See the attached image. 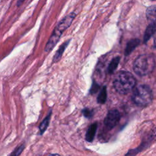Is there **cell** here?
<instances>
[{"label": "cell", "mask_w": 156, "mask_h": 156, "mask_svg": "<svg viewBox=\"0 0 156 156\" xmlns=\"http://www.w3.org/2000/svg\"><path fill=\"white\" fill-rule=\"evenodd\" d=\"M76 13L73 12L65 16L57 24L51 34L44 48L46 52L51 51L58 43L63 32L69 27L73 20L76 17Z\"/></svg>", "instance_id": "6da1fadb"}, {"label": "cell", "mask_w": 156, "mask_h": 156, "mask_svg": "<svg viewBox=\"0 0 156 156\" xmlns=\"http://www.w3.org/2000/svg\"><path fill=\"white\" fill-rule=\"evenodd\" d=\"M135 77L128 71H120L113 80V87L120 94H126L130 92L135 86Z\"/></svg>", "instance_id": "7a4b0ae2"}, {"label": "cell", "mask_w": 156, "mask_h": 156, "mask_svg": "<svg viewBox=\"0 0 156 156\" xmlns=\"http://www.w3.org/2000/svg\"><path fill=\"white\" fill-rule=\"evenodd\" d=\"M155 61L154 57L148 54L139 55L133 63V71L140 76H144L151 73L154 69Z\"/></svg>", "instance_id": "3957f363"}, {"label": "cell", "mask_w": 156, "mask_h": 156, "mask_svg": "<svg viewBox=\"0 0 156 156\" xmlns=\"http://www.w3.org/2000/svg\"><path fill=\"white\" fill-rule=\"evenodd\" d=\"M132 99L139 107L149 105L152 101V93L150 87L146 85H138L133 91Z\"/></svg>", "instance_id": "277c9868"}, {"label": "cell", "mask_w": 156, "mask_h": 156, "mask_svg": "<svg viewBox=\"0 0 156 156\" xmlns=\"http://www.w3.org/2000/svg\"><path fill=\"white\" fill-rule=\"evenodd\" d=\"M121 115L117 110H110L104 119V124L108 129H112L118 124Z\"/></svg>", "instance_id": "5b68a950"}, {"label": "cell", "mask_w": 156, "mask_h": 156, "mask_svg": "<svg viewBox=\"0 0 156 156\" xmlns=\"http://www.w3.org/2000/svg\"><path fill=\"white\" fill-rule=\"evenodd\" d=\"M70 41V40H68L65 42H63L62 45H60L58 48V49H57V51L55 52L54 57H53V59H52V63H55V62H57L58 61H59L62 56L63 53L64 52L65 49L67 48V46L69 44V43Z\"/></svg>", "instance_id": "8992f818"}, {"label": "cell", "mask_w": 156, "mask_h": 156, "mask_svg": "<svg viewBox=\"0 0 156 156\" xmlns=\"http://www.w3.org/2000/svg\"><path fill=\"white\" fill-rule=\"evenodd\" d=\"M98 128V124L96 122H94L92 124H91L85 135V140L88 142H91L94 138V136L96 135V132Z\"/></svg>", "instance_id": "52a82bcc"}, {"label": "cell", "mask_w": 156, "mask_h": 156, "mask_svg": "<svg viewBox=\"0 0 156 156\" xmlns=\"http://www.w3.org/2000/svg\"><path fill=\"white\" fill-rule=\"evenodd\" d=\"M148 22L156 23V5H152L147 8L146 12Z\"/></svg>", "instance_id": "ba28073f"}, {"label": "cell", "mask_w": 156, "mask_h": 156, "mask_svg": "<svg viewBox=\"0 0 156 156\" xmlns=\"http://www.w3.org/2000/svg\"><path fill=\"white\" fill-rule=\"evenodd\" d=\"M140 43V40L137 38L130 40L127 44L125 52H124L125 55H129L135 49V48L139 45Z\"/></svg>", "instance_id": "9c48e42d"}, {"label": "cell", "mask_w": 156, "mask_h": 156, "mask_svg": "<svg viewBox=\"0 0 156 156\" xmlns=\"http://www.w3.org/2000/svg\"><path fill=\"white\" fill-rule=\"evenodd\" d=\"M51 115H52V110H50L48 115H47V116H46V118L43 120V121L40 124V126H39L40 135H43L44 133V132L46 131V130L47 129V128L49 126V124Z\"/></svg>", "instance_id": "30bf717a"}, {"label": "cell", "mask_w": 156, "mask_h": 156, "mask_svg": "<svg viewBox=\"0 0 156 156\" xmlns=\"http://www.w3.org/2000/svg\"><path fill=\"white\" fill-rule=\"evenodd\" d=\"M107 88L105 86H104L100 91L98 98H97V102L99 104H103L107 101Z\"/></svg>", "instance_id": "8fae6325"}, {"label": "cell", "mask_w": 156, "mask_h": 156, "mask_svg": "<svg viewBox=\"0 0 156 156\" xmlns=\"http://www.w3.org/2000/svg\"><path fill=\"white\" fill-rule=\"evenodd\" d=\"M119 60H120L119 57H116L111 60L110 63L108 65V69H107L108 73L109 74L113 73L116 70V69L118 67V64L119 63Z\"/></svg>", "instance_id": "7c38bea8"}, {"label": "cell", "mask_w": 156, "mask_h": 156, "mask_svg": "<svg viewBox=\"0 0 156 156\" xmlns=\"http://www.w3.org/2000/svg\"><path fill=\"white\" fill-rule=\"evenodd\" d=\"M25 147L24 144L21 145L20 146H19L18 147H17L15 150H14V151L10 154V155H18L20 154H21V153L23 152V151L24 150Z\"/></svg>", "instance_id": "4fadbf2b"}, {"label": "cell", "mask_w": 156, "mask_h": 156, "mask_svg": "<svg viewBox=\"0 0 156 156\" xmlns=\"http://www.w3.org/2000/svg\"><path fill=\"white\" fill-rule=\"evenodd\" d=\"M99 87H100L99 85L97 83L93 82V84H92V86H91V89H90V93H91V94H94V93H96L99 90Z\"/></svg>", "instance_id": "5bb4252c"}, {"label": "cell", "mask_w": 156, "mask_h": 156, "mask_svg": "<svg viewBox=\"0 0 156 156\" xmlns=\"http://www.w3.org/2000/svg\"><path fill=\"white\" fill-rule=\"evenodd\" d=\"M83 116L86 118H90L93 115V112L91 110H90L89 108H85L82 111Z\"/></svg>", "instance_id": "9a60e30c"}, {"label": "cell", "mask_w": 156, "mask_h": 156, "mask_svg": "<svg viewBox=\"0 0 156 156\" xmlns=\"http://www.w3.org/2000/svg\"><path fill=\"white\" fill-rule=\"evenodd\" d=\"M24 0H19L18 1V3H17V4H18V5H20L23 1H24Z\"/></svg>", "instance_id": "2e32d148"}, {"label": "cell", "mask_w": 156, "mask_h": 156, "mask_svg": "<svg viewBox=\"0 0 156 156\" xmlns=\"http://www.w3.org/2000/svg\"><path fill=\"white\" fill-rule=\"evenodd\" d=\"M151 1H156V0H151Z\"/></svg>", "instance_id": "e0dca14e"}]
</instances>
